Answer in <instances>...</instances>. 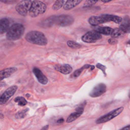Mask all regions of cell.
<instances>
[{"instance_id": "e0dca14e", "label": "cell", "mask_w": 130, "mask_h": 130, "mask_svg": "<svg viewBox=\"0 0 130 130\" xmlns=\"http://www.w3.org/2000/svg\"><path fill=\"white\" fill-rule=\"evenodd\" d=\"M82 1L81 0H68L63 5V9L65 10H69L74 8L80 4Z\"/></svg>"}, {"instance_id": "30bf717a", "label": "cell", "mask_w": 130, "mask_h": 130, "mask_svg": "<svg viewBox=\"0 0 130 130\" xmlns=\"http://www.w3.org/2000/svg\"><path fill=\"white\" fill-rule=\"evenodd\" d=\"M106 91V85L103 83H99L95 86L89 92V95L92 98H96L101 96Z\"/></svg>"}, {"instance_id": "8fae6325", "label": "cell", "mask_w": 130, "mask_h": 130, "mask_svg": "<svg viewBox=\"0 0 130 130\" xmlns=\"http://www.w3.org/2000/svg\"><path fill=\"white\" fill-rule=\"evenodd\" d=\"M32 72L40 83L45 85L48 83V80L47 78L39 69L36 67L32 69Z\"/></svg>"}, {"instance_id": "7a4b0ae2", "label": "cell", "mask_w": 130, "mask_h": 130, "mask_svg": "<svg viewBox=\"0 0 130 130\" xmlns=\"http://www.w3.org/2000/svg\"><path fill=\"white\" fill-rule=\"evenodd\" d=\"M25 39L30 43L40 46L46 45L48 43L45 35L37 30H32L27 32L25 36Z\"/></svg>"}, {"instance_id": "cb8c5ba5", "label": "cell", "mask_w": 130, "mask_h": 130, "mask_svg": "<svg viewBox=\"0 0 130 130\" xmlns=\"http://www.w3.org/2000/svg\"><path fill=\"white\" fill-rule=\"evenodd\" d=\"M67 45L69 47L73 49H79L81 47L80 44L72 41H68L67 42Z\"/></svg>"}, {"instance_id": "ac0fdd59", "label": "cell", "mask_w": 130, "mask_h": 130, "mask_svg": "<svg viewBox=\"0 0 130 130\" xmlns=\"http://www.w3.org/2000/svg\"><path fill=\"white\" fill-rule=\"evenodd\" d=\"M89 68H90V70H92L94 69V66H92V65H90V64H85L83 67H82L81 68L75 71L73 74V76L74 77H78V76H80V75L83 72V70H84L86 69H88Z\"/></svg>"}, {"instance_id": "4fadbf2b", "label": "cell", "mask_w": 130, "mask_h": 130, "mask_svg": "<svg viewBox=\"0 0 130 130\" xmlns=\"http://www.w3.org/2000/svg\"><path fill=\"white\" fill-rule=\"evenodd\" d=\"M54 68L56 71L65 75L70 74L72 71L73 70L72 67L69 64L56 65L55 66H54Z\"/></svg>"}, {"instance_id": "603a6c76", "label": "cell", "mask_w": 130, "mask_h": 130, "mask_svg": "<svg viewBox=\"0 0 130 130\" xmlns=\"http://www.w3.org/2000/svg\"><path fill=\"white\" fill-rule=\"evenodd\" d=\"M28 109L26 108L25 109H23L20 111L18 112L15 114V118L17 119H21L23 118L26 115L27 112L28 111Z\"/></svg>"}, {"instance_id": "d6a6232c", "label": "cell", "mask_w": 130, "mask_h": 130, "mask_svg": "<svg viewBox=\"0 0 130 130\" xmlns=\"http://www.w3.org/2000/svg\"><path fill=\"white\" fill-rule=\"evenodd\" d=\"M103 3H109V2H111V0H109V1H104V0H102V1H101Z\"/></svg>"}, {"instance_id": "9a60e30c", "label": "cell", "mask_w": 130, "mask_h": 130, "mask_svg": "<svg viewBox=\"0 0 130 130\" xmlns=\"http://www.w3.org/2000/svg\"><path fill=\"white\" fill-rule=\"evenodd\" d=\"M10 26V21L8 19L3 18L0 19V34L7 31Z\"/></svg>"}, {"instance_id": "5bb4252c", "label": "cell", "mask_w": 130, "mask_h": 130, "mask_svg": "<svg viewBox=\"0 0 130 130\" xmlns=\"http://www.w3.org/2000/svg\"><path fill=\"white\" fill-rule=\"evenodd\" d=\"M113 29L111 27L108 26H96L94 28L93 30L98 32L100 34L105 35H111Z\"/></svg>"}, {"instance_id": "4dcf8cb0", "label": "cell", "mask_w": 130, "mask_h": 130, "mask_svg": "<svg viewBox=\"0 0 130 130\" xmlns=\"http://www.w3.org/2000/svg\"><path fill=\"white\" fill-rule=\"evenodd\" d=\"M49 129V125H46L43 126L41 130H48Z\"/></svg>"}, {"instance_id": "f1b7e54d", "label": "cell", "mask_w": 130, "mask_h": 130, "mask_svg": "<svg viewBox=\"0 0 130 130\" xmlns=\"http://www.w3.org/2000/svg\"><path fill=\"white\" fill-rule=\"evenodd\" d=\"M129 125H128L123 128H122L121 129H120V130H129Z\"/></svg>"}, {"instance_id": "7c38bea8", "label": "cell", "mask_w": 130, "mask_h": 130, "mask_svg": "<svg viewBox=\"0 0 130 130\" xmlns=\"http://www.w3.org/2000/svg\"><path fill=\"white\" fill-rule=\"evenodd\" d=\"M17 69L15 67H10L0 71V81L5 78H7L14 73Z\"/></svg>"}, {"instance_id": "3957f363", "label": "cell", "mask_w": 130, "mask_h": 130, "mask_svg": "<svg viewBox=\"0 0 130 130\" xmlns=\"http://www.w3.org/2000/svg\"><path fill=\"white\" fill-rule=\"evenodd\" d=\"M24 26L20 23H15L11 26L7 31L6 38L10 41L19 39L24 32Z\"/></svg>"}, {"instance_id": "5b68a950", "label": "cell", "mask_w": 130, "mask_h": 130, "mask_svg": "<svg viewBox=\"0 0 130 130\" xmlns=\"http://www.w3.org/2000/svg\"><path fill=\"white\" fill-rule=\"evenodd\" d=\"M46 10V5L40 1H32L30 8L28 11L29 15L31 17H36L40 14L44 13Z\"/></svg>"}, {"instance_id": "83f0119b", "label": "cell", "mask_w": 130, "mask_h": 130, "mask_svg": "<svg viewBox=\"0 0 130 130\" xmlns=\"http://www.w3.org/2000/svg\"><path fill=\"white\" fill-rule=\"evenodd\" d=\"M117 42V40L114 38H111L108 40V43L110 44H114Z\"/></svg>"}, {"instance_id": "2e32d148", "label": "cell", "mask_w": 130, "mask_h": 130, "mask_svg": "<svg viewBox=\"0 0 130 130\" xmlns=\"http://www.w3.org/2000/svg\"><path fill=\"white\" fill-rule=\"evenodd\" d=\"M121 23L120 25L119 28H120L124 33L129 32V19L128 17L126 16L121 21Z\"/></svg>"}, {"instance_id": "ffe728a7", "label": "cell", "mask_w": 130, "mask_h": 130, "mask_svg": "<svg viewBox=\"0 0 130 130\" xmlns=\"http://www.w3.org/2000/svg\"><path fill=\"white\" fill-rule=\"evenodd\" d=\"M125 33L119 28H115L113 29V31L111 35L112 38H118L122 36Z\"/></svg>"}, {"instance_id": "7402d4cb", "label": "cell", "mask_w": 130, "mask_h": 130, "mask_svg": "<svg viewBox=\"0 0 130 130\" xmlns=\"http://www.w3.org/2000/svg\"><path fill=\"white\" fill-rule=\"evenodd\" d=\"M64 1H61V0H58L55 1V2L54 3V4L52 6V9L54 10H58L60 9L63 5L64 3Z\"/></svg>"}, {"instance_id": "f546056e", "label": "cell", "mask_w": 130, "mask_h": 130, "mask_svg": "<svg viewBox=\"0 0 130 130\" xmlns=\"http://www.w3.org/2000/svg\"><path fill=\"white\" fill-rule=\"evenodd\" d=\"M64 122V119H63V118H60V119H58L57 120V122L58 123H63Z\"/></svg>"}, {"instance_id": "484cf974", "label": "cell", "mask_w": 130, "mask_h": 130, "mask_svg": "<svg viewBox=\"0 0 130 130\" xmlns=\"http://www.w3.org/2000/svg\"><path fill=\"white\" fill-rule=\"evenodd\" d=\"M96 67L98 68V69H100L103 72V73L105 75V76H106V72H105L106 69V66H105L103 64H102L101 63H98L96 64Z\"/></svg>"}, {"instance_id": "d6986e66", "label": "cell", "mask_w": 130, "mask_h": 130, "mask_svg": "<svg viewBox=\"0 0 130 130\" xmlns=\"http://www.w3.org/2000/svg\"><path fill=\"white\" fill-rule=\"evenodd\" d=\"M82 114L81 112H79L78 111H75V112L72 113L68 117L67 119V122L68 123L72 122L77 119L78 117L80 116V115Z\"/></svg>"}, {"instance_id": "4316f807", "label": "cell", "mask_w": 130, "mask_h": 130, "mask_svg": "<svg viewBox=\"0 0 130 130\" xmlns=\"http://www.w3.org/2000/svg\"><path fill=\"white\" fill-rule=\"evenodd\" d=\"M0 2L5 3V4H12L14 3H16L17 1H1Z\"/></svg>"}, {"instance_id": "52a82bcc", "label": "cell", "mask_w": 130, "mask_h": 130, "mask_svg": "<svg viewBox=\"0 0 130 130\" xmlns=\"http://www.w3.org/2000/svg\"><path fill=\"white\" fill-rule=\"evenodd\" d=\"M32 1L24 0L19 2L16 6V11L21 15L26 16L30 8Z\"/></svg>"}, {"instance_id": "9c48e42d", "label": "cell", "mask_w": 130, "mask_h": 130, "mask_svg": "<svg viewBox=\"0 0 130 130\" xmlns=\"http://www.w3.org/2000/svg\"><path fill=\"white\" fill-rule=\"evenodd\" d=\"M18 87L16 85H13L6 89V90L0 96V105H4L14 94Z\"/></svg>"}, {"instance_id": "d4e9b609", "label": "cell", "mask_w": 130, "mask_h": 130, "mask_svg": "<svg viewBox=\"0 0 130 130\" xmlns=\"http://www.w3.org/2000/svg\"><path fill=\"white\" fill-rule=\"evenodd\" d=\"M97 1H86L85 3L83 5V8H87V7H90L93 5H94L96 3H97Z\"/></svg>"}, {"instance_id": "836d02e7", "label": "cell", "mask_w": 130, "mask_h": 130, "mask_svg": "<svg viewBox=\"0 0 130 130\" xmlns=\"http://www.w3.org/2000/svg\"><path fill=\"white\" fill-rule=\"evenodd\" d=\"M4 118V115L3 114L0 113V119H2Z\"/></svg>"}, {"instance_id": "1f68e13d", "label": "cell", "mask_w": 130, "mask_h": 130, "mask_svg": "<svg viewBox=\"0 0 130 130\" xmlns=\"http://www.w3.org/2000/svg\"><path fill=\"white\" fill-rule=\"evenodd\" d=\"M5 83L4 82H2V81H0V87H2V86H3L5 85Z\"/></svg>"}, {"instance_id": "8992f818", "label": "cell", "mask_w": 130, "mask_h": 130, "mask_svg": "<svg viewBox=\"0 0 130 130\" xmlns=\"http://www.w3.org/2000/svg\"><path fill=\"white\" fill-rule=\"evenodd\" d=\"M123 110V107H120L118 108L115 110L111 111L108 113L100 117L98 119H96L95 122L96 124H101L103 123L106 122H108L111 119H113L118 115H119Z\"/></svg>"}, {"instance_id": "277c9868", "label": "cell", "mask_w": 130, "mask_h": 130, "mask_svg": "<svg viewBox=\"0 0 130 130\" xmlns=\"http://www.w3.org/2000/svg\"><path fill=\"white\" fill-rule=\"evenodd\" d=\"M53 25H56L59 26H67L71 25L74 21V18L69 15H60L52 16Z\"/></svg>"}, {"instance_id": "ba28073f", "label": "cell", "mask_w": 130, "mask_h": 130, "mask_svg": "<svg viewBox=\"0 0 130 130\" xmlns=\"http://www.w3.org/2000/svg\"><path fill=\"white\" fill-rule=\"evenodd\" d=\"M102 38L101 34L94 30H90L85 34L82 37V40L85 43H93L97 42Z\"/></svg>"}, {"instance_id": "44dd1931", "label": "cell", "mask_w": 130, "mask_h": 130, "mask_svg": "<svg viewBox=\"0 0 130 130\" xmlns=\"http://www.w3.org/2000/svg\"><path fill=\"white\" fill-rule=\"evenodd\" d=\"M14 101L16 103H18V105L20 106H24L26 105L27 103V101L22 96H17L14 99Z\"/></svg>"}, {"instance_id": "6da1fadb", "label": "cell", "mask_w": 130, "mask_h": 130, "mask_svg": "<svg viewBox=\"0 0 130 130\" xmlns=\"http://www.w3.org/2000/svg\"><path fill=\"white\" fill-rule=\"evenodd\" d=\"M122 20V18L118 16L111 14H102L100 16L90 17L88 19V22L92 26H97L100 24L111 21L116 23H120Z\"/></svg>"}]
</instances>
